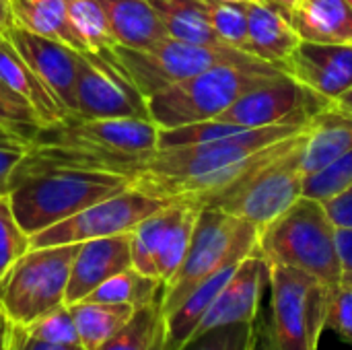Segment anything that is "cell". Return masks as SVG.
<instances>
[{
	"label": "cell",
	"instance_id": "obj_1",
	"mask_svg": "<svg viewBox=\"0 0 352 350\" xmlns=\"http://www.w3.org/2000/svg\"><path fill=\"white\" fill-rule=\"evenodd\" d=\"M309 122L245 128L212 142L157 149L130 177V188L165 202L202 206L210 196L301 144Z\"/></svg>",
	"mask_w": 352,
	"mask_h": 350
},
{
	"label": "cell",
	"instance_id": "obj_2",
	"mask_svg": "<svg viewBox=\"0 0 352 350\" xmlns=\"http://www.w3.org/2000/svg\"><path fill=\"white\" fill-rule=\"evenodd\" d=\"M157 138L159 126L153 120L66 116L35 130L25 159L12 173L10 188L23 177L52 167L111 171L132 177L157 151Z\"/></svg>",
	"mask_w": 352,
	"mask_h": 350
},
{
	"label": "cell",
	"instance_id": "obj_3",
	"mask_svg": "<svg viewBox=\"0 0 352 350\" xmlns=\"http://www.w3.org/2000/svg\"><path fill=\"white\" fill-rule=\"evenodd\" d=\"M130 188V177L111 171L52 167L10 188V204L27 235H37L85 208Z\"/></svg>",
	"mask_w": 352,
	"mask_h": 350
},
{
	"label": "cell",
	"instance_id": "obj_4",
	"mask_svg": "<svg viewBox=\"0 0 352 350\" xmlns=\"http://www.w3.org/2000/svg\"><path fill=\"white\" fill-rule=\"evenodd\" d=\"M283 70L266 60L214 64L146 99L148 116L159 128L214 120L248 91L276 78Z\"/></svg>",
	"mask_w": 352,
	"mask_h": 350
},
{
	"label": "cell",
	"instance_id": "obj_5",
	"mask_svg": "<svg viewBox=\"0 0 352 350\" xmlns=\"http://www.w3.org/2000/svg\"><path fill=\"white\" fill-rule=\"evenodd\" d=\"M258 254L268 264L309 272L332 291L342 281L336 225L324 202L307 196H301L287 212L260 231Z\"/></svg>",
	"mask_w": 352,
	"mask_h": 350
},
{
	"label": "cell",
	"instance_id": "obj_6",
	"mask_svg": "<svg viewBox=\"0 0 352 350\" xmlns=\"http://www.w3.org/2000/svg\"><path fill=\"white\" fill-rule=\"evenodd\" d=\"M270 266V314L256 350H318L328 324L332 289L299 268Z\"/></svg>",
	"mask_w": 352,
	"mask_h": 350
},
{
	"label": "cell",
	"instance_id": "obj_7",
	"mask_svg": "<svg viewBox=\"0 0 352 350\" xmlns=\"http://www.w3.org/2000/svg\"><path fill=\"white\" fill-rule=\"evenodd\" d=\"M260 229L248 221L204 206L192 233L188 254L175 276L163 287L161 311L169 316L196 287L227 266L241 264L258 252Z\"/></svg>",
	"mask_w": 352,
	"mask_h": 350
},
{
	"label": "cell",
	"instance_id": "obj_8",
	"mask_svg": "<svg viewBox=\"0 0 352 350\" xmlns=\"http://www.w3.org/2000/svg\"><path fill=\"white\" fill-rule=\"evenodd\" d=\"M78 243L31 248L0 281V303L14 326H29L66 305Z\"/></svg>",
	"mask_w": 352,
	"mask_h": 350
},
{
	"label": "cell",
	"instance_id": "obj_9",
	"mask_svg": "<svg viewBox=\"0 0 352 350\" xmlns=\"http://www.w3.org/2000/svg\"><path fill=\"white\" fill-rule=\"evenodd\" d=\"M303 144L305 140L283 157L258 167L231 188L210 196L200 208H219L262 231L303 196L307 179L301 169Z\"/></svg>",
	"mask_w": 352,
	"mask_h": 350
},
{
	"label": "cell",
	"instance_id": "obj_10",
	"mask_svg": "<svg viewBox=\"0 0 352 350\" xmlns=\"http://www.w3.org/2000/svg\"><path fill=\"white\" fill-rule=\"evenodd\" d=\"M111 52L146 99L175 83L208 70L214 64L245 62L256 58L231 45H198L175 37H167L146 50L116 43Z\"/></svg>",
	"mask_w": 352,
	"mask_h": 350
},
{
	"label": "cell",
	"instance_id": "obj_11",
	"mask_svg": "<svg viewBox=\"0 0 352 350\" xmlns=\"http://www.w3.org/2000/svg\"><path fill=\"white\" fill-rule=\"evenodd\" d=\"M76 113L78 118H144L146 97L136 89L113 52H78L76 68Z\"/></svg>",
	"mask_w": 352,
	"mask_h": 350
},
{
	"label": "cell",
	"instance_id": "obj_12",
	"mask_svg": "<svg viewBox=\"0 0 352 350\" xmlns=\"http://www.w3.org/2000/svg\"><path fill=\"white\" fill-rule=\"evenodd\" d=\"M171 202L148 196L134 188H128L111 198H105L82 212L37 233L31 237V248L82 243L89 239L113 237L132 233L144 219L161 210Z\"/></svg>",
	"mask_w": 352,
	"mask_h": 350
},
{
	"label": "cell",
	"instance_id": "obj_13",
	"mask_svg": "<svg viewBox=\"0 0 352 350\" xmlns=\"http://www.w3.org/2000/svg\"><path fill=\"white\" fill-rule=\"evenodd\" d=\"M328 99L301 85L287 72L248 91L214 120L241 128H264L276 124H305L328 107Z\"/></svg>",
	"mask_w": 352,
	"mask_h": 350
},
{
	"label": "cell",
	"instance_id": "obj_14",
	"mask_svg": "<svg viewBox=\"0 0 352 350\" xmlns=\"http://www.w3.org/2000/svg\"><path fill=\"white\" fill-rule=\"evenodd\" d=\"M14 50L25 58L37 78L45 85V89L54 95L66 116L76 113V68H78V50L35 35L19 25H12L6 33Z\"/></svg>",
	"mask_w": 352,
	"mask_h": 350
},
{
	"label": "cell",
	"instance_id": "obj_15",
	"mask_svg": "<svg viewBox=\"0 0 352 350\" xmlns=\"http://www.w3.org/2000/svg\"><path fill=\"white\" fill-rule=\"evenodd\" d=\"M268 287H270V266L256 252L248 256L231 274L223 291L208 307L194 336L231 324H256L260 303Z\"/></svg>",
	"mask_w": 352,
	"mask_h": 350
},
{
	"label": "cell",
	"instance_id": "obj_16",
	"mask_svg": "<svg viewBox=\"0 0 352 350\" xmlns=\"http://www.w3.org/2000/svg\"><path fill=\"white\" fill-rule=\"evenodd\" d=\"M283 72L328 101L352 89V43L299 41L283 64Z\"/></svg>",
	"mask_w": 352,
	"mask_h": 350
},
{
	"label": "cell",
	"instance_id": "obj_17",
	"mask_svg": "<svg viewBox=\"0 0 352 350\" xmlns=\"http://www.w3.org/2000/svg\"><path fill=\"white\" fill-rule=\"evenodd\" d=\"M132 268V235L89 239L78 243L66 289V305L85 301L111 276Z\"/></svg>",
	"mask_w": 352,
	"mask_h": 350
},
{
	"label": "cell",
	"instance_id": "obj_18",
	"mask_svg": "<svg viewBox=\"0 0 352 350\" xmlns=\"http://www.w3.org/2000/svg\"><path fill=\"white\" fill-rule=\"evenodd\" d=\"M248 14V50L252 56L266 60L283 70L291 52L299 45L301 37L293 29L285 12L264 0L243 4Z\"/></svg>",
	"mask_w": 352,
	"mask_h": 350
},
{
	"label": "cell",
	"instance_id": "obj_19",
	"mask_svg": "<svg viewBox=\"0 0 352 350\" xmlns=\"http://www.w3.org/2000/svg\"><path fill=\"white\" fill-rule=\"evenodd\" d=\"M289 21L303 41L352 43V6L346 0H297Z\"/></svg>",
	"mask_w": 352,
	"mask_h": 350
},
{
	"label": "cell",
	"instance_id": "obj_20",
	"mask_svg": "<svg viewBox=\"0 0 352 350\" xmlns=\"http://www.w3.org/2000/svg\"><path fill=\"white\" fill-rule=\"evenodd\" d=\"M349 151H352V116L326 107L309 122L301 153V169L305 177H309L344 157Z\"/></svg>",
	"mask_w": 352,
	"mask_h": 350
},
{
	"label": "cell",
	"instance_id": "obj_21",
	"mask_svg": "<svg viewBox=\"0 0 352 350\" xmlns=\"http://www.w3.org/2000/svg\"><path fill=\"white\" fill-rule=\"evenodd\" d=\"M0 80L31 105L41 126H50L66 118V111L37 78L25 58L14 50L6 35H0Z\"/></svg>",
	"mask_w": 352,
	"mask_h": 350
},
{
	"label": "cell",
	"instance_id": "obj_22",
	"mask_svg": "<svg viewBox=\"0 0 352 350\" xmlns=\"http://www.w3.org/2000/svg\"><path fill=\"white\" fill-rule=\"evenodd\" d=\"M120 45L146 50L167 39L169 33L146 0H97Z\"/></svg>",
	"mask_w": 352,
	"mask_h": 350
},
{
	"label": "cell",
	"instance_id": "obj_23",
	"mask_svg": "<svg viewBox=\"0 0 352 350\" xmlns=\"http://www.w3.org/2000/svg\"><path fill=\"white\" fill-rule=\"evenodd\" d=\"M239 266V264H237ZM237 266H227L200 287H196L169 316H165V344L163 350H182L196 334L200 322L204 320L208 307L223 291Z\"/></svg>",
	"mask_w": 352,
	"mask_h": 350
},
{
	"label": "cell",
	"instance_id": "obj_24",
	"mask_svg": "<svg viewBox=\"0 0 352 350\" xmlns=\"http://www.w3.org/2000/svg\"><path fill=\"white\" fill-rule=\"evenodd\" d=\"M14 25L56 41H62L78 52H89L85 39L74 29L66 0H10Z\"/></svg>",
	"mask_w": 352,
	"mask_h": 350
},
{
	"label": "cell",
	"instance_id": "obj_25",
	"mask_svg": "<svg viewBox=\"0 0 352 350\" xmlns=\"http://www.w3.org/2000/svg\"><path fill=\"white\" fill-rule=\"evenodd\" d=\"M74 318L80 347L85 350H97L103 347L136 311L130 305L101 303V301H78L68 305Z\"/></svg>",
	"mask_w": 352,
	"mask_h": 350
},
{
	"label": "cell",
	"instance_id": "obj_26",
	"mask_svg": "<svg viewBox=\"0 0 352 350\" xmlns=\"http://www.w3.org/2000/svg\"><path fill=\"white\" fill-rule=\"evenodd\" d=\"M198 212L200 206L194 202H173V217L161 237L155 258V274L163 285H167L175 276L188 254Z\"/></svg>",
	"mask_w": 352,
	"mask_h": 350
},
{
	"label": "cell",
	"instance_id": "obj_27",
	"mask_svg": "<svg viewBox=\"0 0 352 350\" xmlns=\"http://www.w3.org/2000/svg\"><path fill=\"white\" fill-rule=\"evenodd\" d=\"M161 17L169 37L198 45H225L210 27L200 0H146Z\"/></svg>",
	"mask_w": 352,
	"mask_h": 350
},
{
	"label": "cell",
	"instance_id": "obj_28",
	"mask_svg": "<svg viewBox=\"0 0 352 350\" xmlns=\"http://www.w3.org/2000/svg\"><path fill=\"white\" fill-rule=\"evenodd\" d=\"M163 287L165 285L159 278L142 274L136 268H128V270L111 276L109 281H105L87 299L89 301H101V303L130 305L134 309H140L144 305L161 301Z\"/></svg>",
	"mask_w": 352,
	"mask_h": 350
},
{
	"label": "cell",
	"instance_id": "obj_29",
	"mask_svg": "<svg viewBox=\"0 0 352 350\" xmlns=\"http://www.w3.org/2000/svg\"><path fill=\"white\" fill-rule=\"evenodd\" d=\"M165 344V316L161 301L144 305L97 350H163Z\"/></svg>",
	"mask_w": 352,
	"mask_h": 350
},
{
	"label": "cell",
	"instance_id": "obj_30",
	"mask_svg": "<svg viewBox=\"0 0 352 350\" xmlns=\"http://www.w3.org/2000/svg\"><path fill=\"white\" fill-rule=\"evenodd\" d=\"M66 6L70 21L85 39L89 52H107L118 43L97 0H66Z\"/></svg>",
	"mask_w": 352,
	"mask_h": 350
},
{
	"label": "cell",
	"instance_id": "obj_31",
	"mask_svg": "<svg viewBox=\"0 0 352 350\" xmlns=\"http://www.w3.org/2000/svg\"><path fill=\"white\" fill-rule=\"evenodd\" d=\"M200 6L219 35V39L225 45H231L235 50H241L250 54L248 50V14L243 4L223 2V0H200Z\"/></svg>",
	"mask_w": 352,
	"mask_h": 350
},
{
	"label": "cell",
	"instance_id": "obj_32",
	"mask_svg": "<svg viewBox=\"0 0 352 350\" xmlns=\"http://www.w3.org/2000/svg\"><path fill=\"white\" fill-rule=\"evenodd\" d=\"M31 250V235L25 233L14 217L10 196L0 194V281Z\"/></svg>",
	"mask_w": 352,
	"mask_h": 350
},
{
	"label": "cell",
	"instance_id": "obj_33",
	"mask_svg": "<svg viewBox=\"0 0 352 350\" xmlns=\"http://www.w3.org/2000/svg\"><path fill=\"white\" fill-rule=\"evenodd\" d=\"M256 347H258L256 324H231L194 336L182 350H256Z\"/></svg>",
	"mask_w": 352,
	"mask_h": 350
},
{
	"label": "cell",
	"instance_id": "obj_34",
	"mask_svg": "<svg viewBox=\"0 0 352 350\" xmlns=\"http://www.w3.org/2000/svg\"><path fill=\"white\" fill-rule=\"evenodd\" d=\"M33 338L50 342V344H64V347H80L78 340V332L74 326V318L68 305H62L50 314H45L43 318H39L37 322L23 326Z\"/></svg>",
	"mask_w": 352,
	"mask_h": 350
},
{
	"label": "cell",
	"instance_id": "obj_35",
	"mask_svg": "<svg viewBox=\"0 0 352 350\" xmlns=\"http://www.w3.org/2000/svg\"><path fill=\"white\" fill-rule=\"evenodd\" d=\"M352 184V151H349L344 157L322 169L320 173H314L305 179V190L303 196L326 202L344 188Z\"/></svg>",
	"mask_w": 352,
	"mask_h": 350
},
{
	"label": "cell",
	"instance_id": "obj_36",
	"mask_svg": "<svg viewBox=\"0 0 352 350\" xmlns=\"http://www.w3.org/2000/svg\"><path fill=\"white\" fill-rule=\"evenodd\" d=\"M0 126L14 132L27 142L33 138L35 130L41 128L31 105L25 99H21L16 93H12L2 80H0Z\"/></svg>",
	"mask_w": 352,
	"mask_h": 350
},
{
	"label": "cell",
	"instance_id": "obj_37",
	"mask_svg": "<svg viewBox=\"0 0 352 350\" xmlns=\"http://www.w3.org/2000/svg\"><path fill=\"white\" fill-rule=\"evenodd\" d=\"M326 330H332L344 342L352 344V281H340L332 291Z\"/></svg>",
	"mask_w": 352,
	"mask_h": 350
},
{
	"label": "cell",
	"instance_id": "obj_38",
	"mask_svg": "<svg viewBox=\"0 0 352 350\" xmlns=\"http://www.w3.org/2000/svg\"><path fill=\"white\" fill-rule=\"evenodd\" d=\"M29 142L14 132L0 128V194H10V179L19 163L25 159Z\"/></svg>",
	"mask_w": 352,
	"mask_h": 350
},
{
	"label": "cell",
	"instance_id": "obj_39",
	"mask_svg": "<svg viewBox=\"0 0 352 350\" xmlns=\"http://www.w3.org/2000/svg\"><path fill=\"white\" fill-rule=\"evenodd\" d=\"M324 206L336 227L352 229V184L342 192H338L336 196H332L330 200H326Z\"/></svg>",
	"mask_w": 352,
	"mask_h": 350
},
{
	"label": "cell",
	"instance_id": "obj_40",
	"mask_svg": "<svg viewBox=\"0 0 352 350\" xmlns=\"http://www.w3.org/2000/svg\"><path fill=\"white\" fill-rule=\"evenodd\" d=\"M12 350H85L82 347H64V344H50L43 340L33 338L23 326L12 328Z\"/></svg>",
	"mask_w": 352,
	"mask_h": 350
},
{
	"label": "cell",
	"instance_id": "obj_41",
	"mask_svg": "<svg viewBox=\"0 0 352 350\" xmlns=\"http://www.w3.org/2000/svg\"><path fill=\"white\" fill-rule=\"evenodd\" d=\"M336 248L342 264V281H352V229L336 227Z\"/></svg>",
	"mask_w": 352,
	"mask_h": 350
},
{
	"label": "cell",
	"instance_id": "obj_42",
	"mask_svg": "<svg viewBox=\"0 0 352 350\" xmlns=\"http://www.w3.org/2000/svg\"><path fill=\"white\" fill-rule=\"evenodd\" d=\"M12 328L14 324L8 320L0 303V350H12Z\"/></svg>",
	"mask_w": 352,
	"mask_h": 350
},
{
	"label": "cell",
	"instance_id": "obj_43",
	"mask_svg": "<svg viewBox=\"0 0 352 350\" xmlns=\"http://www.w3.org/2000/svg\"><path fill=\"white\" fill-rule=\"evenodd\" d=\"M328 109L338 111V113L352 116V89H349V91H346L344 95H340L338 99L330 101V103H328Z\"/></svg>",
	"mask_w": 352,
	"mask_h": 350
},
{
	"label": "cell",
	"instance_id": "obj_44",
	"mask_svg": "<svg viewBox=\"0 0 352 350\" xmlns=\"http://www.w3.org/2000/svg\"><path fill=\"white\" fill-rule=\"evenodd\" d=\"M14 25L10 0H0V33H6Z\"/></svg>",
	"mask_w": 352,
	"mask_h": 350
},
{
	"label": "cell",
	"instance_id": "obj_45",
	"mask_svg": "<svg viewBox=\"0 0 352 350\" xmlns=\"http://www.w3.org/2000/svg\"><path fill=\"white\" fill-rule=\"evenodd\" d=\"M264 2H268L270 6L278 8V10H280V12H285V14H287V19H289V12H291V8L295 6V2H297V0H264Z\"/></svg>",
	"mask_w": 352,
	"mask_h": 350
},
{
	"label": "cell",
	"instance_id": "obj_46",
	"mask_svg": "<svg viewBox=\"0 0 352 350\" xmlns=\"http://www.w3.org/2000/svg\"><path fill=\"white\" fill-rule=\"evenodd\" d=\"M223 2H233V4H250V2H258V0H223Z\"/></svg>",
	"mask_w": 352,
	"mask_h": 350
},
{
	"label": "cell",
	"instance_id": "obj_47",
	"mask_svg": "<svg viewBox=\"0 0 352 350\" xmlns=\"http://www.w3.org/2000/svg\"><path fill=\"white\" fill-rule=\"evenodd\" d=\"M346 2H349V4H351V6H352V0H346Z\"/></svg>",
	"mask_w": 352,
	"mask_h": 350
},
{
	"label": "cell",
	"instance_id": "obj_48",
	"mask_svg": "<svg viewBox=\"0 0 352 350\" xmlns=\"http://www.w3.org/2000/svg\"><path fill=\"white\" fill-rule=\"evenodd\" d=\"M0 35H2V33H0Z\"/></svg>",
	"mask_w": 352,
	"mask_h": 350
},
{
	"label": "cell",
	"instance_id": "obj_49",
	"mask_svg": "<svg viewBox=\"0 0 352 350\" xmlns=\"http://www.w3.org/2000/svg\"><path fill=\"white\" fill-rule=\"evenodd\" d=\"M0 128H2V126H0Z\"/></svg>",
	"mask_w": 352,
	"mask_h": 350
}]
</instances>
